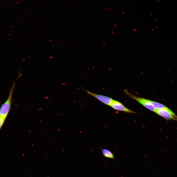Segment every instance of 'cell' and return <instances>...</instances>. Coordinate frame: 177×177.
I'll use <instances>...</instances> for the list:
<instances>
[{
  "mask_svg": "<svg viewBox=\"0 0 177 177\" xmlns=\"http://www.w3.org/2000/svg\"><path fill=\"white\" fill-rule=\"evenodd\" d=\"M15 85L14 83L9 90V94L6 101L0 108V116L6 119L9 112L12 102V97Z\"/></svg>",
  "mask_w": 177,
  "mask_h": 177,
  "instance_id": "1",
  "label": "cell"
},
{
  "mask_svg": "<svg viewBox=\"0 0 177 177\" xmlns=\"http://www.w3.org/2000/svg\"><path fill=\"white\" fill-rule=\"evenodd\" d=\"M126 92L131 98L136 100L149 110L155 112L156 109L153 105L151 100L144 98L137 97L126 91Z\"/></svg>",
  "mask_w": 177,
  "mask_h": 177,
  "instance_id": "2",
  "label": "cell"
},
{
  "mask_svg": "<svg viewBox=\"0 0 177 177\" xmlns=\"http://www.w3.org/2000/svg\"><path fill=\"white\" fill-rule=\"evenodd\" d=\"M83 89L88 94L95 98L106 105L110 106L113 102V100L111 98L104 95L94 93L85 89Z\"/></svg>",
  "mask_w": 177,
  "mask_h": 177,
  "instance_id": "3",
  "label": "cell"
},
{
  "mask_svg": "<svg viewBox=\"0 0 177 177\" xmlns=\"http://www.w3.org/2000/svg\"><path fill=\"white\" fill-rule=\"evenodd\" d=\"M155 112L158 115L167 119H173L177 120V117L169 109H156Z\"/></svg>",
  "mask_w": 177,
  "mask_h": 177,
  "instance_id": "4",
  "label": "cell"
},
{
  "mask_svg": "<svg viewBox=\"0 0 177 177\" xmlns=\"http://www.w3.org/2000/svg\"><path fill=\"white\" fill-rule=\"evenodd\" d=\"M110 106L116 110L128 113L136 114L135 112L127 108L119 102L115 100H113Z\"/></svg>",
  "mask_w": 177,
  "mask_h": 177,
  "instance_id": "5",
  "label": "cell"
},
{
  "mask_svg": "<svg viewBox=\"0 0 177 177\" xmlns=\"http://www.w3.org/2000/svg\"><path fill=\"white\" fill-rule=\"evenodd\" d=\"M101 149L102 154L104 157L111 159L115 160L114 155L111 151L106 149L101 148Z\"/></svg>",
  "mask_w": 177,
  "mask_h": 177,
  "instance_id": "6",
  "label": "cell"
},
{
  "mask_svg": "<svg viewBox=\"0 0 177 177\" xmlns=\"http://www.w3.org/2000/svg\"><path fill=\"white\" fill-rule=\"evenodd\" d=\"M151 102L156 109H168L169 108L164 105L160 103L151 101Z\"/></svg>",
  "mask_w": 177,
  "mask_h": 177,
  "instance_id": "7",
  "label": "cell"
},
{
  "mask_svg": "<svg viewBox=\"0 0 177 177\" xmlns=\"http://www.w3.org/2000/svg\"><path fill=\"white\" fill-rule=\"evenodd\" d=\"M5 119L0 116V130L3 125Z\"/></svg>",
  "mask_w": 177,
  "mask_h": 177,
  "instance_id": "8",
  "label": "cell"
}]
</instances>
